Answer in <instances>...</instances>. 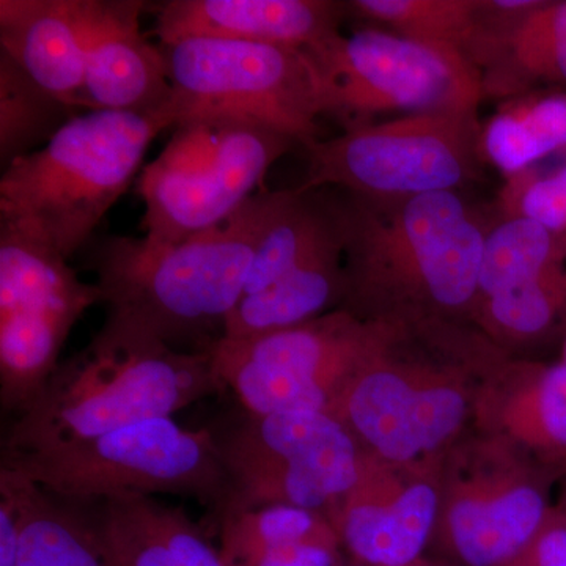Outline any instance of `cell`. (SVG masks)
Instances as JSON below:
<instances>
[{
	"label": "cell",
	"instance_id": "1",
	"mask_svg": "<svg viewBox=\"0 0 566 566\" xmlns=\"http://www.w3.org/2000/svg\"><path fill=\"white\" fill-rule=\"evenodd\" d=\"M349 314L398 324L474 312L488 230L458 191L334 199Z\"/></svg>",
	"mask_w": 566,
	"mask_h": 566
},
{
	"label": "cell",
	"instance_id": "2",
	"mask_svg": "<svg viewBox=\"0 0 566 566\" xmlns=\"http://www.w3.org/2000/svg\"><path fill=\"white\" fill-rule=\"evenodd\" d=\"M279 191H259L229 221L178 244L147 238H92L88 263L107 316L177 348L199 352L223 337L227 316L243 297L256 245ZM180 349V348H178Z\"/></svg>",
	"mask_w": 566,
	"mask_h": 566
},
{
	"label": "cell",
	"instance_id": "3",
	"mask_svg": "<svg viewBox=\"0 0 566 566\" xmlns=\"http://www.w3.org/2000/svg\"><path fill=\"white\" fill-rule=\"evenodd\" d=\"M226 389L210 352H181L106 316L10 428L2 452H35L172 417Z\"/></svg>",
	"mask_w": 566,
	"mask_h": 566
},
{
	"label": "cell",
	"instance_id": "4",
	"mask_svg": "<svg viewBox=\"0 0 566 566\" xmlns=\"http://www.w3.org/2000/svg\"><path fill=\"white\" fill-rule=\"evenodd\" d=\"M169 115L87 111L0 178V223L70 260L136 177Z\"/></svg>",
	"mask_w": 566,
	"mask_h": 566
},
{
	"label": "cell",
	"instance_id": "5",
	"mask_svg": "<svg viewBox=\"0 0 566 566\" xmlns=\"http://www.w3.org/2000/svg\"><path fill=\"white\" fill-rule=\"evenodd\" d=\"M2 468L74 504L122 494H175L196 499L216 520L229 499L214 431L189 430L172 417L35 452H2Z\"/></svg>",
	"mask_w": 566,
	"mask_h": 566
},
{
	"label": "cell",
	"instance_id": "6",
	"mask_svg": "<svg viewBox=\"0 0 566 566\" xmlns=\"http://www.w3.org/2000/svg\"><path fill=\"white\" fill-rule=\"evenodd\" d=\"M175 128L137 185L145 238L158 244L182 243L229 221L297 147L292 137L241 118L196 117Z\"/></svg>",
	"mask_w": 566,
	"mask_h": 566
},
{
	"label": "cell",
	"instance_id": "7",
	"mask_svg": "<svg viewBox=\"0 0 566 566\" xmlns=\"http://www.w3.org/2000/svg\"><path fill=\"white\" fill-rule=\"evenodd\" d=\"M397 324L365 322L348 311L275 333L221 340L208 352L223 387L249 415L337 409L360 370L385 354Z\"/></svg>",
	"mask_w": 566,
	"mask_h": 566
},
{
	"label": "cell",
	"instance_id": "8",
	"mask_svg": "<svg viewBox=\"0 0 566 566\" xmlns=\"http://www.w3.org/2000/svg\"><path fill=\"white\" fill-rule=\"evenodd\" d=\"M161 48L177 125L196 117H232L273 128L300 147L319 140L326 93L307 50L211 39Z\"/></svg>",
	"mask_w": 566,
	"mask_h": 566
},
{
	"label": "cell",
	"instance_id": "9",
	"mask_svg": "<svg viewBox=\"0 0 566 566\" xmlns=\"http://www.w3.org/2000/svg\"><path fill=\"white\" fill-rule=\"evenodd\" d=\"M479 115L464 112L401 115L345 129L305 145L300 191L324 186L367 200H397L458 191L474 178L482 150Z\"/></svg>",
	"mask_w": 566,
	"mask_h": 566
},
{
	"label": "cell",
	"instance_id": "10",
	"mask_svg": "<svg viewBox=\"0 0 566 566\" xmlns=\"http://www.w3.org/2000/svg\"><path fill=\"white\" fill-rule=\"evenodd\" d=\"M307 51L322 74L327 115L345 129L386 114H479L485 98L482 73L463 52L385 29L337 33Z\"/></svg>",
	"mask_w": 566,
	"mask_h": 566
},
{
	"label": "cell",
	"instance_id": "11",
	"mask_svg": "<svg viewBox=\"0 0 566 566\" xmlns=\"http://www.w3.org/2000/svg\"><path fill=\"white\" fill-rule=\"evenodd\" d=\"M214 436L229 479L221 515L274 504L337 513L363 476L356 436L327 412H244Z\"/></svg>",
	"mask_w": 566,
	"mask_h": 566
},
{
	"label": "cell",
	"instance_id": "12",
	"mask_svg": "<svg viewBox=\"0 0 566 566\" xmlns=\"http://www.w3.org/2000/svg\"><path fill=\"white\" fill-rule=\"evenodd\" d=\"M103 303L69 260L0 223V401L22 415L61 364L77 319Z\"/></svg>",
	"mask_w": 566,
	"mask_h": 566
},
{
	"label": "cell",
	"instance_id": "13",
	"mask_svg": "<svg viewBox=\"0 0 566 566\" xmlns=\"http://www.w3.org/2000/svg\"><path fill=\"white\" fill-rule=\"evenodd\" d=\"M382 356L353 379L337 417L379 457L408 463L457 433L465 398L449 386H415L403 371L385 367Z\"/></svg>",
	"mask_w": 566,
	"mask_h": 566
},
{
	"label": "cell",
	"instance_id": "14",
	"mask_svg": "<svg viewBox=\"0 0 566 566\" xmlns=\"http://www.w3.org/2000/svg\"><path fill=\"white\" fill-rule=\"evenodd\" d=\"M142 0H91L85 103L87 111L175 117L174 87L161 46L140 31Z\"/></svg>",
	"mask_w": 566,
	"mask_h": 566
},
{
	"label": "cell",
	"instance_id": "15",
	"mask_svg": "<svg viewBox=\"0 0 566 566\" xmlns=\"http://www.w3.org/2000/svg\"><path fill=\"white\" fill-rule=\"evenodd\" d=\"M346 3L331 0H170L156 14L164 46L193 39L311 50L340 33Z\"/></svg>",
	"mask_w": 566,
	"mask_h": 566
},
{
	"label": "cell",
	"instance_id": "16",
	"mask_svg": "<svg viewBox=\"0 0 566 566\" xmlns=\"http://www.w3.org/2000/svg\"><path fill=\"white\" fill-rule=\"evenodd\" d=\"M91 0H0V51L80 112L85 103Z\"/></svg>",
	"mask_w": 566,
	"mask_h": 566
},
{
	"label": "cell",
	"instance_id": "17",
	"mask_svg": "<svg viewBox=\"0 0 566 566\" xmlns=\"http://www.w3.org/2000/svg\"><path fill=\"white\" fill-rule=\"evenodd\" d=\"M486 96L532 95L543 84L566 85V0H539L526 13L493 9L469 48Z\"/></svg>",
	"mask_w": 566,
	"mask_h": 566
},
{
	"label": "cell",
	"instance_id": "18",
	"mask_svg": "<svg viewBox=\"0 0 566 566\" xmlns=\"http://www.w3.org/2000/svg\"><path fill=\"white\" fill-rule=\"evenodd\" d=\"M92 512L96 534L117 566H226L219 547L180 506L122 494L96 502Z\"/></svg>",
	"mask_w": 566,
	"mask_h": 566
},
{
	"label": "cell",
	"instance_id": "19",
	"mask_svg": "<svg viewBox=\"0 0 566 566\" xmlns=\"http://www.w3.org/2000/svg\"><path fill=\"white\" fill-rule=\"evenodd\" d=\"M438 504L434 488L423 482L405 488L392 501H378L363 475L331 524L357 560L370 566H409L419 560L430 538Z\"/></svg>",
	"mask_w": 566,
	"mask_h": 566
},
{
	"label": "cell",
	"instance_id": "20",
	"mask_svg": "<svg viewBox=\"0 0 566 566\" xmlns=\"http://www.w3.org/2000/svg\"><path fill=\"white\" fill-rule=\"evenodd\" d=\"M345 294V244L337 214L334 232L303 262L263 292L241 297L227 316L223 338L241 340L301 326L319 318Z\"/></svg>",
	"mask_w": 566,
	"mask_h": 566
},
{
	"label": "cell",
	"instance_id": "21",
	"mask_svg": "<svg viewBox=\"0 0 566 566\" xmlns=\"http://www.w3.org/2000/svg\"><path fill=\"white\" fill-rule=\"evenodd\" d=\"M0 491L20 512L18 566H117L84 505L63 501L7 468H0Z\"/></svg>",
	"mask_w": 566,
	"mask_h": 566
},
{
	"label": "cell",
	"instance_id": "22",
	"mask_svg": "<svg viewBox=\"0 0 566 566\" xmlns=\"http://www.w3.org/2000/svg\"><path fill=\"white\" fill-rule=\"evenodd\" d=\"M547 517L545 494L531 483L461 497L449 513L450 543L465 565L506 566L532 545Z\"/></svg>",
	"mask_w": 566,
	"mask_h": 566
},
{
	"label": "cell",
	"instance_id": "23",
	"mask_svg": "<svg viewBox=\"0 0 566 566\" xmlns=\"http://www.w3.org/2000/svg\"><path fill=\"white\" fill-rule=\"evenodd\" d=\"M480 150L505 177L566 150V93L510 99L483 126Z\"/></svg>",
	"mask_w": 566,
	"mask_h": 566
},
{
	"label": "cell",
	"instance_id": "24",
	"mask_svg": "<svg viewBox=\"0 0 566 566\" xmlns=\"http://www.w3.org/2000/svg\"><path fill=\"white\" fill-rule=\"evenodd\" d=\"M562 266H566V234L532 219L504 218L486 232L476 303L538 281Z\"/></svg>",
	"mask_w": 566,
	"mask_h": 566
},
{
	"label": "cell",
	"instance_id": "25",
	"mask_svg": "<svg viewBox=\"0 0 566 566\" xmlns=\"http://www.w3.org/2000/svg\"><path fill=\"white\" fill-rule=\"evenodd\" d=\"M82 112L55 98L0 51V159L3 169L40 150Z\"/></svg>",
	"mask_w": 566,
	"mask_h": 566
},
{
	"label": "cell",
	"instance_id": "26",
	"mask_svg": "<svg viewBox=\"0 0 566 566\" xmlns=\"http://www.w3.org/2000/svg\"><path fill=\"white\" fill-rule=\"evenodd\" d=\"M346 9L387 25L390 32L464 55L488 17L486 0H354Z\"/></svg>",
	"mask_w": 566,
	"mask_h": 566
},
{
	"label": "cell",
	"instance_id": "27",
	"mask_svg": "<svg viewBox=\"0 0 566 566\" xmlns=\"http://www.w3.org/2000/svg\"><path fill=\"white\" fill-rule=\"evenodd\" d=\"M216 524L221 538L219 553L226 566H244L290 543L337 536L333 524L318 512L286 504L226 512Z\"/></svg>",
	"mask_w": 566,
	"mask_h": 566
},
{
	"label": "cell",
	"instance_id": "28",
	"mask_svg": "<svg viewBox=\"0 0 566 566\" xmlns=\"http://www.w3.org/2000/svg\"><path fill=\"white\" fill-rule=\"evenodd\" d=\"M566 308V266L479 301L474 312L494 335L526 340L547 333Z\"/></svg>",
	"mask_w": 566,
	"mask_h": 566
},
{
	"label": "cell",
	"instance_id": "29",
	"mask_svg": "<svg viewBox=\"0 0 566 566\" xmlns=\"http://www.w3.org/2000/svg\"><path fill=\"white\" fill-rule=\"evenodd\" d=\"M524 431L547 452L566 455V363L536 367L528 374L521 403Z\"/></svg>",
	"mask_w": 566,
	"mask_h": 566
},
{
	"label": "cell",
	"instance_id": "30",
	"mask_svg": "<svg viewBox=\"0 0 566 566\" xmlns=\"http://www.w3.org/2000/svg\"><path fill=\"white\" fill-rule=\"evenodd\" d=\"M504 218H527L553 232L566 234V163L554 172L534 167L506 177L499 193Z\"/></svg>",
	"mask_w": 566,
	"mask_h": 566
},
{
	"label": "cell",
	"instance_id": "31",
	"mask_svg": "<svg viewBox=\"0 0 566 566\" xmlns=\"http://www.w3.org/2000/svg\"><path fill=\"white\" fill-rule=\"evenodd\" d=\"M337 536L290 543L268 551L244 566H342Z\"/></svg>",
	"mask_w": 566,
	"mask_h": 566
},
{
	"label": "cell",
	"instance_id": "32",
	"mask_svg": "<svg viewBox=\"0 0 566 566\" xmlns=\"http://www.w3.org/2000/svg\"><path fill=\"white\" fill-rule=\"evenodd\" d=\"M526 566H566V523L564 515H549L532 545L521 554Z\"/></svg>",
	"mask_w": 566,
	"mask_h": 566
},
{
	"label": "cell",
	"instance_id": "33",
	"mask_svg": "<svg viewBox=\"0 0 566 566\" xmlns=\"http://www.w3.org/2000/svg\"><path fill=\"white\" fill-rule=\"evenodd\" d=\"M20 534L17 504L9 493L0 491V566H18Z\"/></svg>",
	"mask_w": 566,
	"mask_h": 566
},
{
	"label": "cell",
	"instance_id": "34",
	"mask_svg": "<svg viewBox=\"0 0 566 566\" xmlns=\"http://www.w3.org/2000/svg\"><path fill=\"white\" fill-rule=\"evenodd\" d=\"M506 566H526L523 564V562L520 560V558H516V560H513L512 564Z\"/></svg>",
	"mask_w": 566,
	"mask_h": 566
},
{
	"label": "cell",
	"instance_id": "35",
	"mask_svg": "<svg viewBox=\"0 0 566 566\" xmlns=\"http://www.w3.org/2000/svg\"><path fill=\"white\" fill-rule=\"evenodd\" d=\"M564 363H566V335H565V344H564Z\"/></svg>",
	"mask_w": 566,
	"mask_h": 566
},
{
	"label": "cell",
	"instance_id": "36",
	"mask_svg": "<svg viewBox=\"0 0 566 566\" xmlns=\"http://www.w3.org/2000/svg\"><path fill=\"white\" fill-rule=\"evenodd\" d=\"M409 566H424L423 564H420L419 560L416 562V564L409 565Z\"/></svg>",
	"mask_w": 566,
	"mask_h": 566
},
{
	"label": "cell",
	"instance_id": "37",
	"mask_svg": "<svg viewBox=\"0 0 566 566\" xmlns=\"http://www.w3.org/2000/svg\"><path fill=\"white\" fill-rule=\"evenodd\" d=\"M562 515H564V517H565V523H566V509H565V512H564V513H562Z\"/></svg>",
	"mask_w": 566,
	"mask_h": 566
}]
</instances>
